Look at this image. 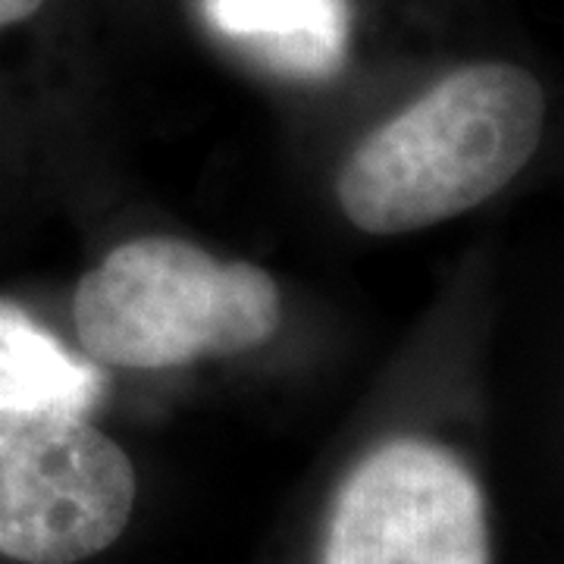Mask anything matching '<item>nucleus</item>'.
<instances>
[{
  "label": "nucleus",
  "instance_id": "obj_7",
  "mask_svg": "<svg viewBox=\"0 0 564 564\" xmlns=\"http://www.w3.org/2000/svg\"><path fill=\"white\" fill-rule=\"evenodd\" d=\"M44 7V0H0V29L32 20Z\"/></svg>",
  "mask_w": 564,
  "mask_h": 564
},
{
  "label": "nucleus",
  "instance_id": "obj_1",
  "mask_svg": "<svg viewBox=\"0 0 564 564\" xmlns=\"http://www.w3.org/2000/svg\"><path fill=\"white\" fill-rule=\"evenodd\" d=\"M543 126V85L527 69L462 66L355 148L339 176L345 217L373 236L452 220L524 170Z\"/></svg>",
  "mask_w": 564,
  "mask_h": 564
},
{
  "label": "nucleus",
  "instance_id": "obj_3",
  "mask_svg": "<svg viewBox=\"0 0 564 564\" xmlns=\"http://www.w3.org/2000/svg\"><path fill=\"white\" fill-rule=\"evenodd\" d=\"M135 489L129 455L85 417L0 404V555L85 562L120 540Z\"/></svg>",
  "mask_w": 564,
  "mask_h": 564
},
{
  "label": "nucleus",
  "instance_id": "obj_5",
  "mask_svg": "<svg viewBox=\"0 0 564 564\" xmlns=\"http://www.w3.org/2000/svg\"><path fill=\"white\" fill-rule=\"evenodd\" d=\"M204 17L226 39L254 44L285 76L326 79L345 63V0H204Z\"/></svg>",
  "mask_w": 564,
  "mask_h": 564
},
{
  "label": "nucleus",
  "instance_id": "obj_4",
  "mask_svg": "<svg viewBox=\"0 0 564 564\" xmlns=\"http://www.w3.org/2000/svg\"><path fill=\"white\" fill-rule=\"evenodd\" d=\"M323 564H492L484 489L445 445H380L336 496Z\"/></svg>",
  "mask_w": 564,
  "mask_h": 564
},
{
  "label": "nucleus",
  "instance_id": "obj_2",
  "mask_svg": "<svg viewBox=\"0 0 564 564\" xmlns=\"http://www.w3.org/2000/svg\"><path fill=\"white\" fill-rule=\"evenodd\" d=\"M276 280L217 261L185 239L144 236L113 248L76 285L73 323L91 361L132 370L239 355L280 329Z\"/></svg>",
  "mask_w": 564,
  "mask_h": 564
},
{
  "label": "nucleus",
  "instance_id": "obj_6",
  "mask_svg": "<svg viewBox=\"0 0 564 564\" xmlns=\"http://www.w3.org/2000/svg\"><path fill=\"white\" fill-rule=\"evenodd\" d=\"M107 392V373L32 321L20 304L0 302V404L51 408L88 417Z\"/></svg>",
  "mask_w": 564,
  "mask_h": 564
}]
</instances>
